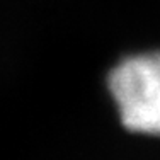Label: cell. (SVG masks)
Here are the masks:
<instances>
[{
	"label": "cell",
	"instance_id": "1",
	"mask_svg": "<svg viewBox=\"0 0 160 160\" xmlns=\"http://www.w3.org/2000/svg\"><path fill=\"white\" fill-rule=\"evenodd\" d=\"M108 87L128 131L160 136V51L124 58L111 70Z\"/></svg>",
	"mask_w": 160,
	"mask_h": 160
}]
</instances>
